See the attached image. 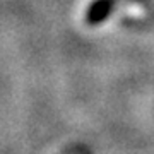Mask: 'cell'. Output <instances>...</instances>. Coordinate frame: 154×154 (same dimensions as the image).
I'll use <instances>...</instances> for the list:
<instances>
[{"instance_id":"6da1fadb","label":"cell","mask_w":154,"mask_h":154,"mask_svg":"<svg viewBox=\"0 0 154 154\" xmlns=\"http://www.w3.org/2000/svg\"><path fill=\"white\" fill-rule=\"evenodd\" d=\"M115 9V0H93L86 11V22L89 26H98L105 22Z\"/></svg>"}]
</instances>
